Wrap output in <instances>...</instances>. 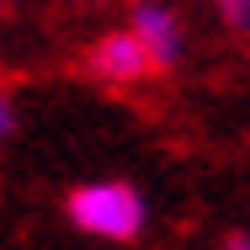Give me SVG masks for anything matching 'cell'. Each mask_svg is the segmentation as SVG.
I'll use <instances>...</instances> for the list:
<instances>
[{
  "instance_id": "cell-1",
  "label": "cell",
  "mask_w": 250,
  "mask_h": 250,
  "mask_svg": "<svg viewBox=\"0 0 250 250\" xmlns=\"http://www.w3.org/2000/svg\"><path fill=\"white\" fill-rule=\"evenodd\" d=\"M64 213H69V224H75L80 234L112 240V245L139 240L144 224H149V202H144L139 187H128V181H85V187L69 192Z\"/></svg>"
},
{
  "instance_id": "cell-2",
  "label": "cell",
  "mask_w": 250,
  "mask_h": 250,
  "mask_svg": "<svg viewBox=\"0 0 250 250\" xmlns=\"http://www.w3.org/2000/svg\"><path fill=\"white\" fill-rule=\"evenodd\" d=\"M133 38L144 43L154 69H176L181 64V53H187V32H181V16L165 5V0H139L133 5Z\"/></svg>"
},
{
  "instance_id": "cell-3",
  "label": "cell",
  "mask_w": 250,
  "mask_h": 250,
  "mask_svg": "<svg viewBox=\"0 0 250 250\" xmlns=\"http://www.w3.org/2000/svg\"><path fill=\"white\" fill-rule=\"evenodd\" d=\"M85 64L106 85H139L144 75H154V64H149V53H144V43L133 38V27H117V32L96 38V48H91Z\"/></svg>"
},
{
  "instance_id": "cell-4",
  "label": "cell",
  "mask_w": 250,
  "mask_h": 250,
  "mask_svg": "<svg viewBox=\"0 0 250 250\" xmlns=\"http://www.w3.org/2000/svg\"><path fill=\"white\" fill-rule=\"evenodd\" d=\"M218 11H224L240 32H250V0H218Z\"/></svg>"
},
{
  "instance_id": "cell-5",
  "label": "cell",
  "mask_w": 250,
  "mask_h": 250,
  "mask_svg": "<svg viewBox=\"0 0 250 250\" xmlns=\"http://www.w3.org/2000/svg\"><path fill=\"white\" fill-rule=\"evenodd\" d=\"M11 133H16V101L0 91V149H5V139H11Z\"/></svg>"
},
{
  "instance_id": "cell-6",
  "label": "cell",
  "mask_w": 250,
  "mask_h": 250,
  "mask_svg": "<svg viewBox=\"0 0 250 250\" xmlns=\"http://www.w3.org/2000/svg\"><path fill=\"white\" fill-rule=\"evenodd\" d=\"M229 250H250V234H234V245Z\"/></svg>"
},
{
  "instance_id": "cell-7",
  "label": "cell",
  "mask_w": 250,
  "mask_h": 250,
  "mask_svg": "<svg viewBox=\"0 0 250 250\" xmlns=\"http://www.w3.org/2000/svg\"><path fill=\"white\" fill-rule=\"evenodd\" d=\"M0 5H5V0H0Z\"/></svg>"
}]
</instances>
